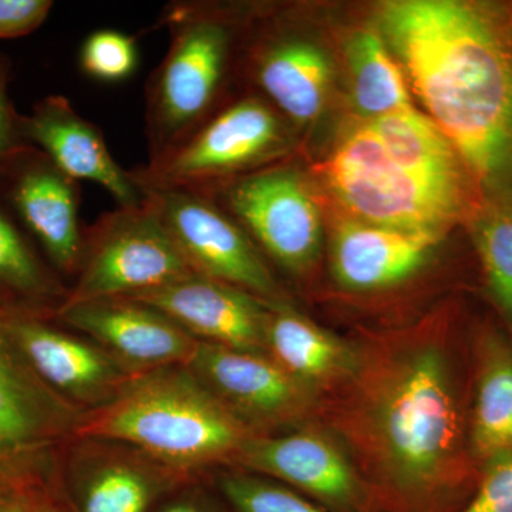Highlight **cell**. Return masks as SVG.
Instances as JSON below:
<instances>
[{
  "mask_svg": "<svg viewBox=\"0 0 512 512\" xmlns=\"http://www.w3.org/2000/svg\"><path fill=\"white\" fill-rule=\"evenodd\" d=\"M52 8L50 0H0V40L36 32Z\"/></svg>",
  "mask_w": 512,
  "mask_h": 512,
  "instance_id": "31",
  "label": "cell"
},
{
  "mask_svg": "<svg viewBox=\"0 0 512 512\" xmlns=\"http://www.w3.org/2000/svg\"><path fill=\"white\" fill-rule=\"evenodd\" d=\"M289 147L288 121L259 94L228 101L163 160L131 170L141 188H200L266 168Z\"/></svg>",
  "mask_w": 512,
  "mask_h": 512,
  "instance_id": "6",
  "label": "cell"
},
{
  "mask_svg": "<svg viewBox=\"0 0 512 512\" xmlns=\"http://www.w3.org/2000/svg\"><path fill=\"white\" fill-rule=\"evenodd\" d=\"M191 190L228 212L269 265L298 281L315 271L323 224L318 201L301 171L289 165H269L234 180Z\"/></svg>",
  "mask_w": 512,
  "mask_h": 512,
  "instance_id": "7",
  "label": "cell"
},
{
  "mask_svg": "<svg viewBox=\"0 0 512 512\" xmlns=\"http://www.w3.org/2000/svg\"><path fill=\"white\" fill-rule=\"evenodd\" d=\"M187 367L255 436H274L318 420V397L266 353L198 342Z\"/></svg>",
  "mask_w": 512,
  "mask_h": 512,
  "instance_id": "11",
  "label": "cell"
},
{
  "mask_svg": "<svg viewBox=\"0 0 512 512\" xmlns=\"http://www.w3.org/2000/svg\"><path fill=\"white\" fill-rule=\"evenodd\" d=\"M197 477L126 441L74 434L57 451L53 485L66 512H151Z\"/></svg>",
  "mask_w": 512,
  "mask_h": 512,
  "instance_id": "9",
  "label": "cell"
},
{
  "mask_svg": "<svg viewBox=\"0 0 512 512\" xmlns=\"http://www.w3.org/2000/svg\"><path fill=\"white\" fill-rule=\"evenodd\" d=\"M322 173L343 207L376 227L443 238L463 210L464 192L407 171L365 124L342 138Z\"/></svg>",
  "mask_w": 512,
  "mask_h": 512,
  "instance_id": "5",
  "label": "cell"
},
{
  "mask_svg": "<svg viewBox=\"0 0 512 512\" xmlns=\"http://www.w3.org/2000/svg\"><path fill=\"white\" fill-rule=\"evenodd\" d=\"M69 288L0 200V296L5 308L53 319Z\"/></svg>",
  "mask_w": 512,
  "mask_h": 512,
  "instance_id": "23",
  "label": "cell"
},
{
  "mask_svg": "<svg viewBox=\"0 0 512 512\" xmlns=\"http://www.w3.org/2000/svg\"><path fill=\"white\" fill-rule=\"evenodd\" d=\"M130 299L163 312L200 342L242 352L266 353L269 303L235 286L192 275Z\"/></svg>",
  "mask_w": 512,
  "mask_h": 512,
  "instance_id": "18",
  "label": "cell"
},
{
  "mask_svg": "<svg viewBox=\"0 0 512 512\" xmlns=\"http://www.w3.org/2000/svg\"><path fill=\"white\" fill-rule=\"evenodd\" d=\"M82 416L36 376L0 326V466L23 485L49 487L28 473V464L42 457L55 466Z\"/></svg>",
  "mask_w": 512,
  "mask_h": 512,
  "instance_id": "14",
  "label": "cell"
},
{
  "mask_svg": "<svg viewBox=\"0 0 512 512\" xmlns=\"http://www.w3.org/2000/svg\"><path fill=\"white\" fill-rule=\"evenodd\" d=\"M192 275L198 274L144 197L140 207L106 212L86 228L82 264L63 305L131 298Z\"/></svg>",
  "mask_w": 512,
  "mask_h": 512,
  "instance_id": "8",
  "label": "cell"
},
{
  "mask_svg": "<svg viewBox=\"0 0 512 512\" xmlns=\"http://www.w3.org/2000/svg\"><path fill=\"white\" fill-rule=\"evenodd\" d=\"M441 239L342 221L330 245V275L342 291L353 295L393 291L424 271Z\"/></svg>",
  "mask_w": 512,
  "mask_h": 512,
  "instance_id": "19",
  "label": "cell"
},
{
  "mask_svg": "<svg viewBox=\"0 0 512 512\" xmlns=\"http://www.w3.org/2000/svg\"><path fill=\"white\" fill-rule=\"evenodd\" d=\"M141 190L195 274L268 303H293L254 241L220 205L191 188Z\"/></svg>",
  "mask_w": 512,
  "mask_h": 512,
  "instance_id": "10",
  "label": "cell"
},
{
  "mask_svg": "<svg viewBox=\"0 0 512 512\" xmlns=\"http://www.w3.org/2000/svg\"><path fill=\"white\" fill-rule=\"evenodd\" d=\"M76 434L126 441L192 476L234 467L248 441L258 437L187 366L134 377L113 402L84 413Z\"/></svg>",
  "mask_w": 512,
  "mask_h": 512,
  "instance_id": "3",
  "label": "cell"
},
{
  "mask_svg": "<svg viewBox=\"0 0 512 512\" xmlns=\"http://www.w3.org/2000/svg\"><path fill=\"white\" fill-rule=\"evenodd\" d=\"M170 47L146 87L148 164L184 144L222 103L235 53V26L214 3L173 2L157 23Z\"/></svg>",
  "mask_w": 512,
  "mask_h": 512,
  "instance_id": "4",
  "label": "cell"
},
{
  "mask_svg": "<svg viewBox=\"0 0 512 512\" xmlns=\"http://www.w3.org/2000/svg\"><path fill=\"white\" fill-rule=\"evenodd\" d=\"M231 512H330L272 478L238 467L207 474Z\"/></svg>",
  "mask_w": 512,
  "mask_h": 512,
  "instance_id": "26",
  "label": "cell"
},
{
  "mask_svg": "<svg viewBox=\"0 0 512 512\" xmlns=\"http://www.w3.org/2000/svg\"><path fill=\"white\" fill-rule=\"evenodd\" d=\"M0 512H66L56 494L46 488H28L0 494Z\"/></svg>",
  "mask_w": 512,
  "mask_h": 512,
  "instance_id": "33",
  "label": "cell"
},
{
  "mask_svg": "<svg viewBox=\"0 0 512 512\" xmlns=\"http://www.w3.org/2000/svg\"><path fill=\"white\" fill-rule=\"evenodd\" d=\"M248 74L259 96L288 123H312L325 106L332 67L315 43L289 33H268L249 52Z\"/></svg>",
  "mask_w": 512,
  "mask_h": 512,
  "instance_id": "20",
  "label": "cell"
},
{
  "mask_svg": "<svg viewBox=\"0 0 512 512\" xmlns=\"http://www.w3.org/2000/svg\"><path fill=\"white\" fill-rule=\"evenodd\" d=\"M26 485L16 480L12 474H9L2 466H0V494L9 493V491L26 490Z\"/></svg>",
  "mask_w": 512,
  "mask_h": 512,
  "instance_id": "34",
  "label": "cell"
},
{
  "mask_svg": "<svg viewBox=\"0 0 512 512\" xmlns=\"http://www.w3.org/2000/svg\"><path fill=\"white\" fill-rule=\"evenodd\" d=\"M52 320L92 339L134 375L187 366L200 342L163 312L130 298L63 305Z\"/></svg>",
  "mask_w": 512,
  "mask_h": 512,
  "instance_id": "16",
  "label": "cell"
},
{
  "mask_svg": "<svg viewBox=\"0 0 512 512\" xmlns=\"http://www.w3.org/2000/svg\"><path fill=\"white\" fill-rule=\"evenodd\" d=\"M365 126L407 171L448 190L464 192V165L429 117L409 107L366 121Z\"/></svg>",
  "mask_w": 512,
  "mask_h": 512,
  "instance_id": "24",
  "label": "cell"
},
{
  "mask_svg": "<svg viewBox=\"0 0 512 512\" xmlns=\"http://www.w3.org/2000/svg\"><path fill=\"white\" fill-rule=\"evenodd\" d=\"M460 512H512V454L481 468L476 491Z\"/></svg>",
  "mask_w": 512,
  "mask_h": 512,
  "instance_id": "29",
  "label": "cell"
},
{
  "mask_svg": "<svg viewBox=\"0 0 512 512\" xmlns=\"http://www.w3.org/2000/svg\"><path fill=\"white\" fill-rule=\"evenodd\" d=\"M468 439L477 466L512 454V346L487 330L474 343Z\"/></svg>",
  "mask_w": 512,
  "mask_h": 512,
  "instance_id": "22",
  "label": "cell"
},
{
  "mask_svg": "<svg viewBox=\"0 0 512 512\" xmlns=\"http://www.w3.org/2000/svg\"><path fill=\"white\" fill-rule=\"evenodd\" d=\"M0 200L57 274L76 278L86 239L79 183L28 146L0 167Z\"/></svg>",
  "mask_w": 512,
  "mask_h": 512,
  "instance_id": "15",
  "label": "cell"
},
{
  "mask_svg": "<svg viewBox=\"0 0 512 512\" xmlns=\"http://www.w3.org/2000/svg\"><path fill=\"white\" fill-rule=\"evenodd\" d=\"M352 340L356 365L319 400L382 512H460L481 468L468 439L467 350L446 313Z\"/></svg>",
  "mask_w": 512,
  "mask_h": 512,
  "instance_id": "1",
  "label": "cell"
},
{
  "mask_svg": "<svg viewBox=\"0 0 512 512\" xmlns=\"http://www.w3.org/2000/svg\"><path fill=\"white\" fill-rule=\"evenodd\" d=\"M12 63L0 55V167L23 148L30 146L20 131V117L10 99L9 83Z\"/></svg>",
  "mask_w": 512,
  "mask_h": 512,
  "instance_id": "32",
  "label": "cell"
},
{
  "mask_svg": "<svg viewBox=\"0 0 512 512\" xmlns=\"http://www.w3.org/2000/svg\"><path fill=\"white\" fill-rule=\"evenodd\" d=\"M265 346L266 355L318 400L342 386L356 365L352 340L320 328L293 303H269Z\"/></svg>",
  "mask_w": 512,
  "mask_h": 512,
  "instance_id": "21",
  "label": "cell"
},
{
  "mask_svg": "<svg viewBox=\"0 0 512 512\" xmlns=\"http://www.w3.org/2000/svg\"><path fill=\"white\" fill-rule=\"evenodd\" d=\"M474 235L488 289L512 325V205H484Z\"/></svg>",
  "mask_w": 512,
  "mask_h": 512,
  "instance_id": "27",
  "label": "cell"
},
{
  "mask_svg": "<svg viewBox=\"0 0 512 512\" xmlns=\"http://www.w3.org/2000/svg\"><path fill=\"white\" fill-rule=\"evenodd\" d=\"M0 326L36 376L83 414L113 402L138 376L92 339L42 316L0 306Z\"/></svg>",
  "mask_w": 512,
  "mask_h": 512,
  "instance_id": "13",
  "label": "cell"
},
{
  "mask_svg": "<svg viewBox=\"0 0 512 512\" xmlns=\"http://www.w3.org/2000/svg\"><path fill=\"white\" fill-rule=\"evenodd\" d=\"M379 22L485 205H512L511 26L458 0H394Z\"/></svg>",
  "mask_w": 512,
  "mask_h": 512,
  "instance_id": "2",
  "label": "cell"
},
{
  "mask_svg": "<svg viewBox=\"0 0 512 512\" xmlns=\"http://www.w3.org/2000/svg\"><path fill=\"white\" fill-rule=\"evenodd\" d=\"M137 66L136 37L117 30H97L84 40L80 49L83 72L100 82H123L136 72Z\"/></svg>",
  "mask_w": 512,
  "mask_h": 512,
  "instance_id": "28",
  "label": "cell"
},
{
  "mask_svg": "<svg viewBox=\"0 0 512 512\" xmlns=\"http://www.w3.org/2000/svg\"><path fill=\"white\" fill-rule=\"evenodd\" d=\"M348 56L353 103L360 116L375 120L412 107L403 72L377 33H356Z\"/></svg>",
  "mask_w": 512,
  "mask_h": 512,
  "instance_id": "25",
  "label": "cell"
},
{
  "mask_svg": "<svg viewBox=\"0 0 512 512\" xmlns=\"http://www.w3.org/2000/svg\"><path fill=\"white\" fill-rule=\"evenodd\" d=\"M20 131L26 143L77 183L100 185L120 208L144 204V192L131 171L114 160L100 128L80 116L67 97L53 94L37 101L32 113L20 117Z\"/></svg>",
  "mask_w": 512,
  "mask_h": 512,
  "instance_id": "17",
  "label": "cell"
},
{
  "mask_svg": "<svg viewBox=\"0 0 512 512\" xmlns=\"http://www.w3.org/2000/svg\"><path fill=\"white\" fill-rule=\"evenodd\" d=\"M234 467L288 485L330 512H382L348 450L319 420L254 437Z\"/></svg>",
  "mask_w": 512,
  "mask_h": 512,
  "instance_id": "12",
  "label": "cell"
},
{
  "mask_svg": "<svg viewBox=\"0 0 512 512\" xmlns=\"http://www.w3.org/2000/svg\"><path fill=\"white\" fill-rule=\"evenodd\" d=\"M151 512H231L208 476L181 485Z\"/></svg>",
  "mask_w": 512,
  "mask_h": 512,
  "instance_id": "30",
  "label": "cell"
}]
</instances>
